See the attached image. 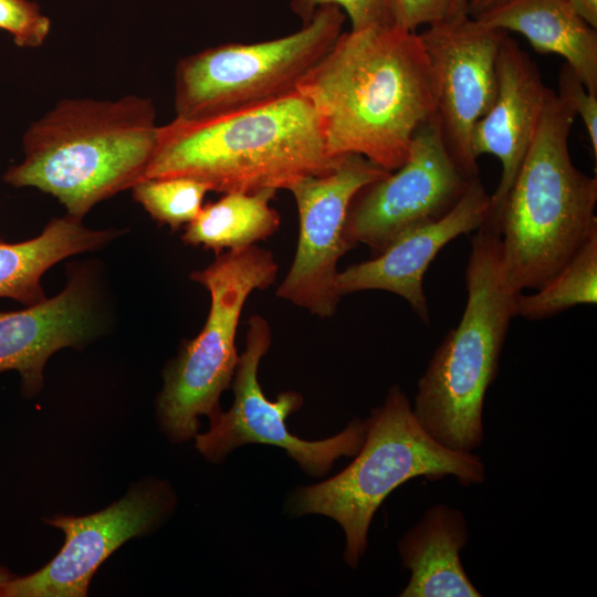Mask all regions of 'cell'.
Instances as JSON below:
<instances>
[{
    "label": "cell",
    "instance_id": "9a60e30c",
    "mask_svg": "<svg viewBox=\"0 0 597 597\" xmlns=\"http://www.w3.org/2000/svg\"><path fill=\"white\" fill-rule=\"evenodd\" d=\"M489 206L490 195L479 177L470 182L463 197L444 217L401 234L373 259L338 272V294L366 290L391 292L405 298L421 321L429 324L422 285L428 266L447 243L478 230L488 216Z\"/></svg>",
    "mask_w": 597,
    "mask_h": 597
},
{
    "label": "cell",
    "instance_id": "44dd1931",
    "mask_svg": "<svg viewBox=\"0 0 597 597\" xmlns=\"http://www.w3.org/2000/svg\"><path fill=\"white\" fill-rule=\"evenodd\" d=\"M597 302V229L569 262L533 294H519L516 316L536 321L554 316L578 304Z\"/></svg>",
    "mask_w": 597,
    "mask_h": 597
},
{
    "label": "cell",
    "instance_id": "603a6c76",
    "mask_svg": "<svg viewBox=\"0 0 597 597\" xmlns=\"http://www.w3.org/2000/svg\"><path fill=\"white\" fill-rule=\"evenodd\" d=\"M0 29L9 32L17 45L38 48L49 35L51 21L36 2L0 0Z\"/></svg>",
    "mask_w": 597,
    "mask_h": 597
},
{
    "label": "cell",
    "instance_id": "484cf974",
    "mask_svg": "<svg viewBox=\"0 0 597 597\" xmlns=\"http://www.w3.org/2000/svg\"><path fill=\"white\" fill-rule=\"evenodd\" d=\"M392 25L416 31L448 17L451 0H388Z\"/></svg>",
    "mask_w": 597,
    "mask_h": 597
},
{
    "label": "cell",
    "instance_id": "6da1fadb",
    "mask_svg": "<svg viewBox=\"0 0 597 597\" xmlns=\"http://www.w3.org/2000/svg\"><path fill=\"white\" fill-rule=\"evenodd\" d=\"M297 92L313 106L332 158L360 155L389 172L437 112V78L421 38L395 25L343 32Z\"/></svg>",
    "mask_w": 597,
    "mask_h": 597
},
{
    "label": "cell",
    "instance_id": "30bf717a",
    "mask_svg": "<svg viewBox=\"0 0 597 597\" xmlns=\"http://www.w3.org/2000/svg\"><path fill=\"white\" fill-rule=\"evenodd\" d=\"M471 181L450 157L434 114L416 132L406 161L354 196L345 240L378 254L401 234L444 217Z\"/></svg>",
    "mask_w": 597,
    "mask_h": 597
},
{
    "label": "cell",
    "instance_id": "5bb4252c",
    "mask_svg": "<svg viewBox=\"0 0 597 597\" xmlns=\"http://www.w3.org/2000/svg\"><path fill=\"white\" fill-rule=\"evenodd\" d=\"M496 77L494 102L476 122L471 135V150L476 160L481 155L490 154L502 165L501 178L490 195L484 220L495 228L504 199L535 137L551 91L537 64L509 33L500 44Z\"/></svg>",
    "mask_w": 597,
    "mask_h": 597
},
{
    "label": "cell",
    "instance_id": "f1b7e54d",
    "mask_svg": "<svg viewBox=\"0 0 597 597\" xmlns=\"http://www.w3.org/2000/svg\"><path fill=\"white\" fill-rule=\"evenodd\" d=\"M469 0H451L449 13L446 20H455L467 17Z\"/></svg>",
    "mask_w": 597,
    "mask_h": 597
},
{
    "label": "cell",
    "instance_id": "5b68a950",
    "mask_svg": "<svg viewBox=\"0 0 597 597\" xmlns=\"http://www.w3.org/2000/svg\"><path fill=\"white\" fill-rule=\"evenodd\" d=\"M471 240L465 270L467 303L459 324L434 350L418 381L412 411L440 444L473 452L484 438L483 405L520 293L502 272L496 228L483 223Z\"/></svg>",
    "mask_w": 597,
    "mask_h": 597
},
{
    "label": "cell",
    "instance_id": "ba28073f",
    "mask_svg": "<svg viewBox=\"0 0 597 597\" xmlns=\"http://www.w3.org/2000/svg\"><path fill=\"white\" fill-rule=\"evenodd\" d=\"M346 14L318 8L296 32L256 43H228L181 59L175 71L176 117L199 121L264 105L297 92L343 33Z\"/></svg>",
    "mask_w": 597,
    "mask_h": 597
},
{
    "label": "cell",
    "instance_id": "9c48e42d",
    "mask_svg": "<svg viewBox=\"0 0 597 597\" xmlns=\"http://www.w3.org/2000/svg\"><path fill=\"white\" fill-rule=\"evenodd\" d=\"M245 347L235 367L231 387L234 400L228 411L209 418L210 428L195 436L196 448L212 463H219L234 449L248 443L276 446L286 451L310 475H325L341 457H354L366 437L367 421L352 420L339 433L316 441L290 432L285 419L303 405L293 390L269 400L259 384V365L268 353L272 333L266 320L252 315L248 322Z\"/></svg>",
    "mask_w": 597,
    "mask_h": 597
},
{
    "label": "cell",
    "instance_id": "8992f818",
    "mask_svg": "<svg viewBox=\"0 0 597 597\" xmlns=\"http://www.w3.org/2000/svg\"><path fill=\"white\" fill-rule=\"evenodd\" d=\"M366 421V437L355 459L334 476L297 488L287 503L294 515L322 514L336 521L346 538L344 561L353 568L365 554L376 511L396 488L418 476L452 475L464 486L485 480L481 458L437 442L399 386L388 389Z\"/></svg>",
    "mask_w": 597,
    "mask_h": 597
},
{
    "label": "cell",
    "instance_id": "f546056e",
    "mask_svg": "<svg viewBox=\"0 0 597 597\" xmlns=\"http://www.w3.org/2000/svg\"><path fill=\"white\" fill-rule=\"evenodd\" d=\"M11 575L12 574H10V572H8L6 568L0 567V583L8 579Z\"/></svg>",
    "mask_w": 597,
    "mask_h": 597
},
{
    "label": "cell",
    "instance_id": "cb8c5ba5",
    "mask_svg": "<svg viewBox=\"0 0 597 597\" xmlns=\"http://www.w3.org/2000/svg\"><path fill=\"white\" fill-rule=\"evenodd\" d=\"M327 4L337 6L345 12L352 31L392 25L388 0H292L290 6L306 23L318 8Z\"/></svg>",
    "mask_w": 597,
    "mask_h": 597
},
{
    "label": "cell",
    "instance_id": "7402d4cb",
    "mask_svg": "<svg viewBox=\"0 0 597 597\" xmlns=\"http://www.w3.org/2000/svg\"><path fill=\"white\" fill-rule=\"evenodd\" d=\"M133 195L151 218L172 230L191 222L202 208L209 188L185 177L143 179L132 187Z\"/></svg>",
    "mask_w": 597,
    "mask_h": 597
},
{
    "label": "cell",
    "instance_id": "52a82bcc",
    "mask_svg": "<svg viewBox=\"0 0 597 597\" xmlns=\"http://www.w3.org/2000/svg\"><path fill=\"white\" fill-rule=\"evenodd\" d=\"M277 263L271 251L249 245L218 254L190 279L203 285L211 305L201 332L187 342L164 371L156 415L160 430L174 443L198 433L199 416L220 411V397L231 386L239 355L235 336L249 295L274 283Z\"/></svg>",
    "mask_w": 597,
    "mask_h": 597
},
{
    "label": "cell",
    "instance_id": "d4e9b609",
    "mask_svg": "<svg viewBox=\"0 0 597 597\" xmlns=\"http://www.w3.org/2000/svg\"><path fill=\"white\" fill-rule=\"evenodd\" d=\"M557 97L585 124L593 155L597 158V95L587 91L576 72L565 63L558 74Z\"/></svg>",
    "mask_w": 597,
    "mask_h": 597
},
{
    "label": "cell",
    "instance_id": "4316f807",
    "mask_svg": "<svg viewBox=\"0 0 597 597\" xmlns=\"http://www.w3.org/2000/svg\"><path fill=\"white\" fill-rule=\"evenodd\" d=\"M572 9L590 27L597 29V0H566Z\"/></svg>",
    "mask_w": 597,
    "mask_h": 597
},
{
    "label": "cell",
    "instance_id": "ffe728a7",
    "mask_svg": "<svg viewBox=\"0 0 597 597\" xmlns=\"http://www.w3.org/2000/svg\"><path fill=\"white\" fill-rule=\"evenodd\" d=\"M275 193L272 189L223 193L219 200L202 206L181 239L186 244L211 249L217 255L224 249L253 245L280 228V214L270 206Z\"/></svg>",
    "mask_w": 597,
    "mask_h": 597
},
{
    "label": "cell",
    "instance_id": "7a4b0ae2",
    "mask_svg": "<svg viewBox=\"0 0 597 597\" xmlns=\"http://www.w3.org/2000/svg\"><path fill=\"white\" fill-rule=\"evenodd\" d=\"M342 158L327 154L317 115L296 92L237 113L175 117L158 126L142 180L185 177L222 193L290 190L305 177L332 170Z\"/></svg>",
    "mask_w": 597,
    "mask_h": 597
},
{
    "label": "cell",
    "instance_id": "4fadbf2b",
    "mask_svg": "<svg viewBox=\"0 0 597 597\" xmlns=\"http://www.w3.org/2000/svg\"><path fill=\"white\" fill-rule=\"evenodd\" d=\"M506 33L469 15L441 21L419 33L437 78L436 116L443 143L470 180L479 178L471 135L494 102L498 53Z\"/></svg>",
    "mask_w": 597,
    "mask_h": 597
},
{
    "label": "cell",
    "instance_id": "e0dca14e",
    "mask_svg": "<svg viewBox=\"0 0 597 597\" xmlns=\"http://www.w3.org/2000/svg\"><path fill=\"white\" fill-rule=\"evenodd\" d=\"M469 542L463 513L446 504L429 507L398 542L410 579L400 597H480L467 575L460 552Z\"/></svg>",
    "mask_w": 597,
    "mask_h": 597
},
{
    "label": "cell",
    "instance_id": "ac0fdd59",
    "mask_svg": "<svg viewBox=\"0 0 597 597\" xmlns=\"http://www.w3.org/2000/svg\"><path fill=\"white\" fill-rule=\"evenodd\" d=\"M471 18L524 35L538 53L561 55L597 95V32L566 0H506Z\"/></svg>",
    "mask_w": 597,
    "mask_h": 597
},
{
    "label": "cell",
    "instance_id": "8fae6325",
    "mask_svg": "<svg viewBox=\"0 0 597 597\" xmlns=\"http://www.w3.org/2000/svg\"><path fill=\"white\" fill-rule=\"evenodd\" d=\"M177 504L165 480L144 478L106 509L84 515L57 514L46 524L64 533L60 552L42 568L0 583V597H84L104 561L124 543L156 531Z\"/></svg>",
    "mask_w": 597,
    "mask_h": 597
},
{
    "label": "cell",
    "instance_id": "83f0119b",
    "mask_svg": "<svg viewBox=\"0 0 597 597\" xmlns=\"http://www.w3.org/2000/svg\"><path fill=\"white\" fill-rule=\"evenodd\" d=\"M506 0H469L467 14L469 17H475L482 11L490 9L499 3H502Z\"/></svg>",
    "mask_w": 597,
    "mask_h": 597
},
{
    "label": "cell",
    "instance_id": "3957f363",
    "mask_svg": "<svg viewBox=\"0 0 597 597\" xmlns=\"http://www.w3.org/2000/svg\"><path fill=\"white\" fill-rule=\"evenodd\" d=\"M155 118L151 101L136 95L63 100L28 128L24 159L3 180L54 196L81 220L142 180L157 143Z\"/></svg>",
    "mask_w": 597,
    "mask_h": 597
},
{
    "label": "cell",
    "instance_id": "d6986e66",
    "mask_svg": "<svg viewBox=\"0 0 597 597\" xmlns=\"http://www.w3.org/2000/svg\"><path fill=\"white\" fill-rule=\"evenodd\" d=\"M118 231L91 230L71 216L53 219L38 237L15 243L0 238V297L24 306L45 300L44 272L59 261L101 248Z\"/></svg>",
    "mask_w": 597,
    "mask_h": 597
},
{
    "label": "cell",
    "instance_id": "7c38bea8",
    "mask_svg": "<svg viewBox=\"0 0 597 597\" xmlns=\"http://www.w3.org/2000/svg\"><path fill=\"white\" fill-rule=\"evenodd\" d=\"M381 169L360 155H348L332 170L295 182L298 241L293 263L276 291L280 298L318 317L335 314L338 260L352 247L344 228L352 199L364 186L385 177Z\"/></svg>",
    "mask_w": 597,
    "mask_h": 597
},
{
    "label": "cell",
    "instance_id": "2e32d148",
    "mask_svg": "<svg viewBox=\"0 0 597 597\" xmlns=\"http://www.w3.org/2000/svg\"><path fill=\"white\" fill-rule=\"evenodd\" d=\"M92 334L88 292L73 279L56 296L15 312H0V373L15 370L21 391L32 398L43 386V369L60 348L83 344Z\"/></svg>",
    "mask_w": 597,
    "mask_h": 597
},
{
    "label": "cell",
    "instance_id": "277c9868",
    "mask_svg": "<svg viewBox=\"0 0 597 597\" xmlns=\"http://www.w3.org/2000/svg\"><path fill=\"white\" fill-rule=\"evenodd\" d=\"M575 114L552 88L541 122L498 219L503 276L510 289L538 290L597 229V178L572 161Z\"/></svg>",
    "mask_w": 597,
    "mask_h": 597
}]
</instances>
